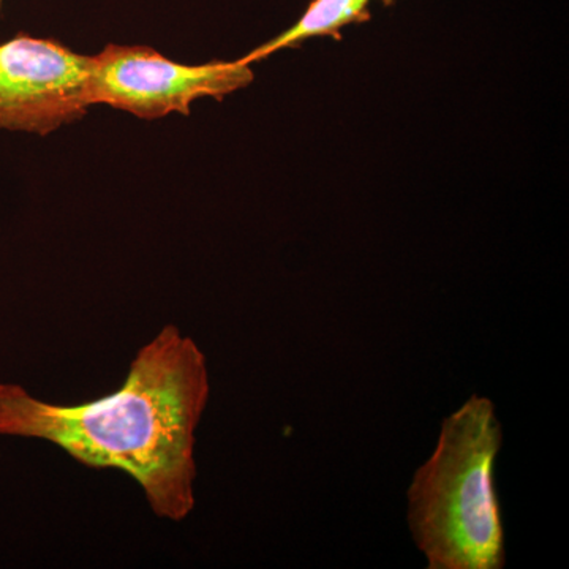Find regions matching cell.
Here are the masks:
<instances>
[{"instance_id":"52a82bcc","label":"cell","mask_w":569,"mask_h":569,"mask_svg":"<svg viewBox=\"0 0 569 569\" xmlns=\"http://www.w3.org/2000/svg\"><path fill=\"white\" fill-rule=\"evenodd\" d=\"M3 0H0V10H2Z\"/></svg>"},{"instance_id":"8992f818","label":"cell","mask_w":569,"mask_h":569,"mask_svg":"<svg viewBox=\"0 0 569 569\" xmlns=\"http://www.w3.org/2000/svg\"><path fill=\"white\" fill-rule=\"evenodd\" d=\"M381 2H383L385 6H391V3H395L396 0H381Z\"/></svg>"},{"instance_id":"6da1fadb","label":"cell","mask_w":569,"mask_h":569,"mask_svg":"<svg viewBox=\"0 0 569 569\" xmlns=\"http://www.w3.org/2000/svg\"><path fill=\"white\" fill-rule=\"evenodd\" d=\"M211 396L208 359L192 337L164 325L130 362L121 387L80 406L0 383V437L62 449L92 470H119L152 515L181 523L197 507V432Z\"/></svg>"},{"instance_id":"3957f363","label":"cell","mask_w":569,"mask_h":569,"mask_svg":"<svg viewBox=\"0 0 569 569\" xmlns=\"http://www.w3.org/2000/svg\"><path fill=\"white\" fill-rule=\"evenodd\" d=\"M239 61L189 66L144 44L110 43L89 56L88 102L107 104L142 121L189 116L201 99L222 100L253 82Z\"/></svg>"},{"instance_id":"277c9868","label":"cell","mask_w":569,"mask_h":569,"mask_svg":"<svg viewBox=\"0 0 569 569\" xmlns=\"http://www.w3.org/2000/svg\"><path fill=\"white\" fill-rule=\"evenodd\" d=\"M89 56L20 33L0 44V132L48 137L88 114Z\"/></svg>"},{"instance_id":"5b68a950","label":"cell","mask_w":569,"mask_h":569,"mask_svg":"<svg viewBox=\"0 0 569 569\" xmlns=\"http://www.w3.org/2000/svg\"><path fill=\"white\" fill-rule=\"evenodd\" d=\"M370 0H312L305 14L290 29L247 52L239 62L253 66L276 52L296 48L316 37H336L347 26L369 20Z\"/></svg>"},{"instance_id":"7a4b0ae2","label":"cell","mask_w":569,"mask_h":569,"mask_svg":"<svg viewBox=\"0 0 569 569\" xmlns=\"http://www.w3.org/2000/svg\"><path fill=\"white\" fill-rule=\"evenodd\" d=\"M501 425L488 397L445 418L436 451L408 489V523L429 569H501L505 527L496 486Z\"/></svg>"}]
</instances>
